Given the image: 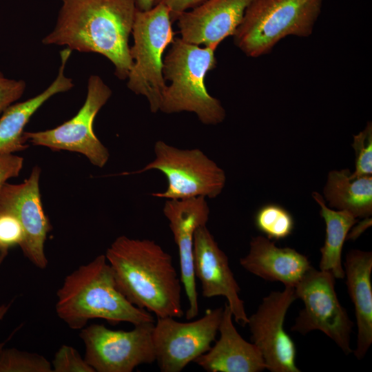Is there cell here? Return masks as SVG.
I'll return each instance as SVG.
<instances>
[{
    "label": "cell",
    "mask_w": 372,
    "mask_h": 372,
    "mask_svg": "<svg viewBox=\"0 0 372 372\" xmlns=\"http://www.w3.org/2000/svg\"><path fill=\"white\" fill-rule=\"evenodd\" d=\"M61 1L55 27L42 43L100 54L112 63L119 79H126L132 65L128 42L136 0Z\"/></svg>",
    "instance_id": "1"
},
{
    "label": "cell",
    "mask_w": 372,
    "mask_h": 372,
    "mask_svg": "<svg viewBox=\"0 0 372 372\" xmlns=\"http://www.w3.org/2000/svg\"><path fill=\"white\" fill-rule=\"evenodd\" d=\"M119 291L157 318H180L181 280L172 256L155 241L117 237L105 254Z\"/></svg>",
    "instance_id": "2"
},
{
    "label": "cell",
    "mask_w": 372,
    "mask_h": 372,
    "mask_svg": "<svg viewBox=\"0 0 372 372\" xmlns=\"http://www.w3.org/2000/svg\"><path fill=\"white\" fill-rule=\"evenodd\" d=\"M56 297V313L72 329L81 330L94 318L113 324L154 322L148 311L134 306L119 291L105 254L68 275Z\"/></svg>",
    "instance_id": "3"
},
{
    "label": "cell",
    "mask_w": 372,
    "mask_h": 372,
    "mask_svg": "<svg viewBox=\"0 0 372 372\" xmlns=\"http://www.w3.org/2000/svg\"><path fill=\"white\" fill-rule=\"evenodd\" d=\"M216 49L174 38L163 59V77L171 84L163 92L159 111L193 112L205 125H215L225 120V108L205 84V75L216 65Z\"/></svg>",
    "instance_id": "4"
},
{
    "label": "cell",
    "mask_w": 372,
    "mask_h": 372,
    "mask_svg": "<svg viewBox=\"0 0 372 372\" xmlns=\"http://www.w3.org/2000/svg\"><path fill=\"white\" fill-rule=\"evenodd\" d=\"M322 5V0H251L233 35L234 44L256 58L286 37H309Z\"/></svg>",
    "instance_id": "5"
},
{
    "label": "cell",
    "mask_w": 372,
    "mask_h": 372,
    "mask_svg": "<svg viewBox=\"0 0 372 372\" xmlns=\"http://www.w3.org/2000/svg\"><path fill=\"white\" fill-rule=\"evenodd\" d=\"M168 8L162 3L145 11L136 10L130 47L132 65L128 74L127 87L146 97L152 112L159 111L166 87L163 74V55L174 39Z\"/></svg>",
    "instance_id": "6"
},
{
    "label": "cell",
    "mask_w": 372,
    "mask_h": 372,
    "mask_svg": "<svg viewBox=\"0 0 372 372\" xmlns=\"http://www.w3.org/2000/svg\"><path fill=\"white\" fill-rule=\"evenodd\" d=\"M155 158L144 167L123 174H138L152 169L161 171L167 178L165 191L152 196L169 200L196 196L215 198L226 184L224 170L200 149H183L163 141L154 145Z\"/></svg>",
    "instance_id": "7"
},
{
    "label": "cell",
    "mask_w": 372,
    "mask_h": 372,
    "mask_svg": "<svg viewBox=\"0 0 372 372\" xmlns=\"http://www.w3.org/2000/svg\"><path fill=\"white\" fill-rule=\"evenodd\" d=\"M335 278L313 267L295 288L297 299L304 303L291 329L306 335L318 330L331 339L345 355L353 353L350 338L353 323L339 302L335 290Z\"/></svg>",
    "instance_id": "8"
},
{
    "label": "cell",
    "mask_w": 372,
    "mask_h": 372,
    "mask_svg": "<svg viewBox=\"0 0 372 372\" xmlns=\"http://www.w3.org/2000/svg\"><path fill=\"white\" fill-rule=\"evenodd\" d=\"M154 322L134 325L130 331L112 330L101 324L86 326L79 333L86 362L95 372H132L156 361L152 341Z\"/></svg>",
    "instance_id": "9"
},
{
    "label": "cell",
    "mask_w": 372,
    "mask_h": 372,
    "mask_svg": "<svg viewBox=\"0 0 372 372\" xmlns=\"http://www.w3.org/2000/svg\"><path fill=\"white\" fill-rule=\"evenodd\" d=\"M112 95L111 89L97 75H91L87 82L85 101L70 120L50 130L24 132L27 142L54 151L66 150L84 155L98 167H103L110 158L107 148L95 135V116Z\"/></svg>",
    "instance_id": "10"
},
{
    "label": "cell",
    "mask_w": 372,
    "mask_h": 372,
    "mask_svg": "<svg viewBox=\"0 0 372 372\" xmlns=\"http://www.w3.org/2000/svg\"><path fill=\"white\" fill-rule=\"evenodd\" d=\"M223 307L207 309L200 319L180 322L157 318L152 330L156 361L162 372H180L208 351L215 340Z\"/></svg>",
    "instance_id": "11"
},
{
    "label": "cell",
    "mask_w": 372,
    "mask_h": 372,
    "mask_svg": "<svg viewBox=\"0 0 372 372\" xmlns=\"http://www.w3.org/2000/svg\"><path fill=\"white\" fill-rule=\"evenodd\" d=\"M297 299L295 288L271 291L256 311L248 317L251 340L260 351L266 369L271 372H300L296 364V348L284 329L287 312Z\"/></svg>",
    "instance_id": "12"
},
{
    "label": "cell",
    "mask_w": 372,
    "mask_h": 372,
    "mask_svg": "<svg viewBox=\"0 0 372 372\" xmlns=\"http://www.w3.org/2000/svg\"><path fill=\"white\" fill-rule=\"evenodd\" d=\"M41 169L34 167L23 183L7 182L0 186V212L10 213L21 222L25 238L20 246L25 258L35 267L45 269L48 261L44 244L52 229L41 198L39 178Z\"/></svg>",
    "instance_id": "13"
},
{
    "label": "cell",
    "mask_w": 372,
    "mask_h": 372,
    "mask_svg": "<svg viewBox=\"0 0 372 372\" xmlns=\"http://www.w3.org/2000/svg\"><path fill=\"white\" fill-rule=\"evenodd\" d=\"M193 260L194 276L200 282L203 296H224L235 321L243 327L247 325L248 317L239 296L240 286L229 267L227 255L206 225L200 226L194 233Z\"/></svg>",
    "instance_id": "14"
},
{
    "label": "cell",
    "mask_w": 372,
    "mask_h": 372,
    "mask_svg": "<svg viewBox=\"0 0 372 372\" xmlns=\"http://www.w3.org/2000/svg\"><path fill=\"white\" fill-rule=\"evenodd\" d=\"M163 212L169 221V227L178 247L180 280L189 302L186 319L192 320L199 312L194 272V237L198 227L207 225L210 209L206 198L196 196L181 200L167 199Z\"/></svg>",
    "instance_id": "15"
},
{
    "label": "cell",
    "mask_w": 372,
    "mask_h": 372,
    "mask_svg": "<svg viewBox=\"0 0 372 372\" xmlns=\"http://www.w3.org/2000/svg\"><path fill=\"white\" fill-rule=\"evenodd\" d=\"M251 0H206L178 17L180 39L217 48L233 36Z\"/></svg>",
    "instance_id": "16"
},
{
    "label": "cell",
    "mask_w": 372,
    "mask_h": 372,
    "mask_svg": "<svg viewBox=\"0 0 372 372\" xmlns=\"http://www.w3.org/2000/svg\"><path fill=\"white\" fill-rule=\"evenodd\" d=\"M232 318L226 302L218 328L219 339L194 362L207 372H260L266 369L260 351L239 334Z\"/></svg>",
    "instance_id": "17"
},
{
    "label": "cell",
    "mask_w": 372,
    "mask_h": 372,
    "mask_svg": "<svg viewBox=\"0 0 372 372\" xmlns=\"http://www.w3.org/2000/svg\"><path fill=\"white\" fill-rule=\"evenodd\" d=\"M247 271L265 280L295 287L312 267L308 258L290 247H277L266 236L253 237L247 256L240 259Z\"/></svg>",
    "instance_id": "18"
},
{
    "label": "cell",
    "mask_w": 372,
    "mask_h": 372,
    "mask_svg": "<svg viewBox=\"0 0 372 372\" xmlns=\"http://www.w3.org/2000/svg\"><path fill=\"white\" fill-rule=\"evenodd\" d=\"M344 267L358 328L356 347L353 353L361 360L372 343V253L351 249L346 254Z\"/></svg>",
    "instance_id": "19"
},
{
    "label": "cell",
    "mask_w": 372,
    "mask_h": 372,
    "mask_svg": "<svg viewBox=\"0 0 372 372\" xmlns=\"http://www.w3.org/2000/svg\"><path fill=\"white\" fill-rule=\"evenodd\" d=\"M72 51L65 48L60 52L61 65L54 81L41 93L25 101L13 103L0 117V154H12L28 147L24 128L31 116L54 95L65 92L74 86L72 80L65 75L66 63Z\"/></svg>",
    "instance_id": "20"
},
{
    "label": "cell",
    "mask_w": 372,
    "mask_h": 372,
    "mask_svg": "<svg viewBox=\"0 0 372 372\" xmlns=\"http://www.w3.org/2000/svg\"><path fill=\"white\" fill-rule=\"evenodd\" d=\"M323 194L331 209L347 211L356 218L372 214L371 175L353 177L349 169L330 171Z\"/></svg>",
    "instance_id": "21"
},
{
    "label": "cell",
    "mask_w": 372,
    "mask_h": 372,
    "mask_svg": "<svg viewBox=\"0 0 372 372\" xmlns=\"http://www.w3.org/2000/svg\"><path fill=\"white\" fill-rule=\"evenodd\" d=\"M313 198L320 207V215L325 223V239L320 248L319 268L330 272L338 279L344 278L342 252L347 234L358 220L349 212L327 207L323 196L314 192Z\"/></svg>",
    "instance_id": "22"
},
{
    "label": "cell",
    "mask_w": 372,
    "mask_h": 372,
    "mask_svg": "<svg viewBox=\"0 0 372 372\" xmlns=\"http://www.w3.org/2000/svg\"><path fill=\"white\" fill-rule=\"evenodd\" d=\"M256 228L270 240L284 239L291 234L294 229L292 215L284 207L276 204H267L256 213Z\"/></svg>",
    "instance_id": "23"
},
{
    "label": "cell",
    "mask_w": 372,
    "mask_h": 372,
    "mask_svg": "<svg viewBox=\"0 0 372 372\" xmlns=\"http://www.w3.org/2000/svg\"><path fill=\"white\" fill-rule=\"evenodd\" d=\"M0 372H53L51 363L37 353L15 348L0 351Z\"/></svg>",
    "instance_id": "24"
},
{
    "label": "cell",
    "mask_w": 372,
    "mask_h": 372,
    "mask_svg": "<svg viewBox=\"0 0 372 372\" xmlns=\"http://www.w3.org/2000/svg\"><path fill=\"white\" fill-rule=\"evenodd\" d=\"M352 147L355 153L353 177L372 175V125L369 122L364 130L353 136Z\"/></svg>",
    "instance_id": "25"
},
{
    "label": "cell",
    "mask_w": 372,
    "mask_h": 372,
    "mask_svg": "<svg viewBox=\"0 0 372 372\" xmlns=\"http://www.w3.org/2000/svg\"><path fill=\"white\" fill-rule=\"evenodd\" d=\"M24 238V229L19 219L10 213L0 212V266L10 249L20 247Z\"/></svg>",
    "instance_id": "26"
},
{
    "label": "cell",
    "mask_w": 372,
    "mask_h": 372,
    "mask_svg": "<svg viewBox=\"0 0 372 372\" xmlns=\"http://www.w3.org/2000/svg\"><path fill=\"white\" fill-rule=\"evenodd\" d=\"M51 364L53 372H95L76 349L66 344L58 349Z\"/></svg>",
    "instance_id": "27"
},
{
    "label": "cell",
    "mask_w": 372,
    "mask_h": 372,
    "mask_svg": "<svg viewBox=\"0 0 372 372\" xmlns=\"http://www.w3.org/2000/svg\"><path fill=\"white\" fill-rule=\"evenodd\" d=\"M25 87L23 80L8 79L0 72V115L21 97Z\"/></svg>",
    "instance_id": "28"
},
{
    "label": "cell",
    "mask_w": 372,
    "mask_h": 372,
    "mask_svg": "<svg viewBox=\"0 0 372 372\" xmlns=\"http://www.w3.org/2000/svg\"><path fill=\"white\" fill-rule=\"evenodd\" d=\"M206 0H155L154 5L162 3L165 5L169 11L172 21L177 20L178 17L183 12L187 11L189 8H193Z\"/></svg>",
    "instance_id": "29"
},
{
    "label": "cell",
    "mask_w": 372,
    "mask_h": 372,
    "mask_svg": "<svg viewBox=\"0 0 372 372\" xmlns=\"http://www.w3.org/2000/svg\"><path fill=\"white\" fill-rule=\"evenodd\" d=\"M371 218L366 217L364 220L358 222L349 230L347 240H355L365 231L369 227L371 226Z\"/></svg>",
    "instance_id": "30"
},
{
    "label": "cell",
    "mask_w": 372,
    "mask_h": 372,
    "mask_svg": "<svg viewBox=\"0 0 372 372\" xmlns=\"http://www.w3.org/2000/svg\"><path fill=\"white\" fill-rule=\"evenodd\" d=\"M155 0H136V8L138 10L145 11L154 6Z\"/></svg>",
    "instance_id": "31"
},
{
    "label": "cell",
    "mask_w": 372,
    "mask_h": 372,
    "mask_svg": "<svg viewBox=\"0 0 372 372\" xmlns=\"http://www.w3.org/2000/svg\"><path fill=\"white\" fill-rule=\"evenodd\" d=\"M11 304L12 302L0 305V322L8 311ZM4 344L5 342H0V351L3 348Z\"/></svg>",
    "instance_id": "32"
}]
</instances>
